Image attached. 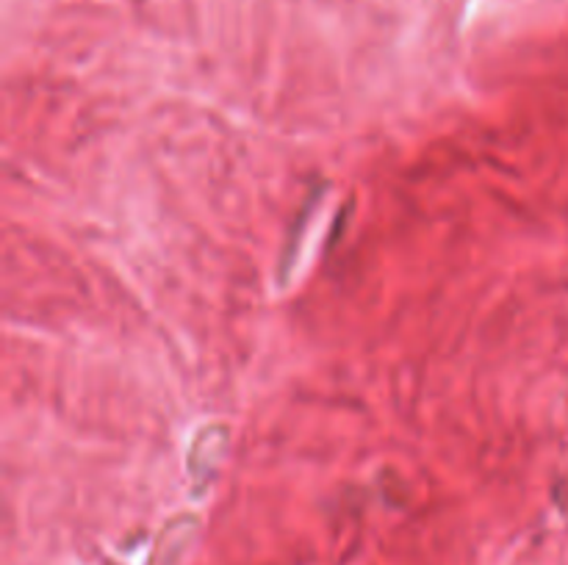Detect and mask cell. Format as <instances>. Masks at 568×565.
I'll return each mask as SVG.
<instances>
[{
	"label": "cell",
	"instance_id": "6da1fadb",
	"mask_svg": "<svg viewBox=\"0 0 568 565\" xmlns=\"http://www.w3.org/2000/svg\"><path fill=\"white\" fill-rule=\"evenodd\" d=\"M228 449V430L223 424H209L194 436L192 449H189V472L194 479H205L219 468Z\"/></svg>",
	"mask_w": 568,
	"mask_h": 565
}]
</instances>
